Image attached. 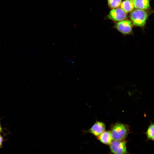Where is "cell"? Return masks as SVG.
Here are the masks:
<instances>
[{
    "label": "cell",
    "mask_w": 154,
    "mask_h": 154,
    "mask_svg": "<svg viewBox=\"0 0 154 154\" xmlns=\"http://www.w3.org/2000/svg\"><path fill=\"white\" fill-rule=\"evenodd\" d=\"M110 131L113 140H123L127 137L129 132V129L127 125L118 123L112 126Z\"/></svg>",
    "instance_id": "1"
},
{
    "label": "cell",
    "mask_w": 154,
    "mask_h": 154,
    "mask_svg": "<svg viewBox=\"0 0 154 154\" xmlns=\"http://www.w3.org/2000/svg\"><path fill=\"white\" fill-rule=\"evenodd\" d=\"M148 13L144 10L136 9L130 13V17L134 25L141 27L145 24Z\"/></svg>",
    "instance_id": "2"
},
{
    "label": "cell",
    "mask_w": 154,
    "mask_h": 154,
    "mask_svg": "<svg viewBox=\"0 0 154 154\" xmlns=\"http://www.w3.org/2000/svg\"><path fill=\"white\" fill-rule=\"evenodd\" d=\"M110 151L112 154H129L125 140H114L109 145Z\"/></svg>",
    "instance_id": "3"
},
{
    "label": "cell",
    "mask_w": 154,
    "mask_h": 154,
    "mask_svg": "<svg viewBox=\"0 0 154 154\" xmlns=\"http://www.w3.org/2000/svg\"><path fill=\"white\" fill-rule=\"evenodd\" d=\"M116 28L123 35L130 34L132 32V25L129 20H123L117 23L115 25Z\"/></svg>",
    "instance_id": "4"
},
{
    "label": "cell",
    "mask_w": 154,
    "mask_h": 154,
    "mask_svg": "<svg viewBox=\"0 0 154 154\" xmlns=\"http://www.w3.org/2000/svg\"><path fill=\"white\" fill-rule=\"evenodd\" d=\"M105 129L106 126L104 123L97 121L90 129L84 131V132L90 133L97 137L104 131Z\"/></svg>",
    "instance_id": "5"
},
{
    "label": "cell",
    "mask_w": 154,
    "mask_h": 154,
    "mask_svg": "<svg viewBox=\"0 0 154 154\" xmlns=\"http://www.w3.org/2000/svg\"><path fill=\"white\" fill-rule=\"evenodd\" d=\"M126 13L121 8L113 9L110 12L108 18L116 21H121L126 17Z\"/></svg>",
    "instance_id": "6"
},
{
    "label": "cell",
    "mask_w": 154,
    "mask_h": 154,
    "mask_svg": "<svg viewBox=\"0 0 154 154\" xmlns=\"http://www.w3.org/2000/svg\"><path fill=\"white\" fill-rule=\"evenodd\" d=\"M98 139L102 143L109 145L113 140L110 131H105L97 137Z\"/></svg>",
    "instance_id": "7"
},
{
    "label": "cell",
    "mask_w": 154,
    "mask_h": 154,
    "mask_svg": "<svg viewBox=\"0 0 154 154\" xmlns=\"http://www.w3.org/2000/svg\"><path fill=\"white\" fill-rule=\"evenodd\" d=\"M134 7L137 9L145 10L149 7V0H132Z\"/></svg>",
    "instance_id": "8"
},
{
    "label": "cell",
    "mask_w": 154,
    "mask_h": 154,
    "mask_svg": "<svg viewBox=\"0 0 154 154\" xmlns=\"http://www.w3.org/2000/svg\"><path fill=\"white\" fill-rule=\"evenodd\" d=\"M134 8L132 0H125L121 4V8L126 13L132 11Z\"/></svg>",
    "instance_id": "9"
},
{
    "label": "cell",
    "mask_w": 154,
    "mask_h": 154,
    "mask_svg": "<svg viewBox=\"0 0 154 154\" xmlns=\"http://www.w3.org/2000/svg\"><path fill=\"white\" fill-rule=\"evenodd\" d=\"M147 140L154 141V123L151 122L145 133Z\"/></svg>",
    "instance_id": "10"
},
{
    "label": "cell",
    "mask_w": 154,
    "mask_h": 154,
    "mask_svg": "<svg viewBox=\"0 0 154 154\" xmlns=\"http://www.w3.org/2000/svg\"><path fill=\"white\" fill-rule=\"evenodd\" d=\"M108 5L110 8L115 9L121 5L122 0H108Z\"/></svg>",
    "instance_id": "11"
},
{
    "label": "cell",
    "mask_w": 154,
    "mask_h": 154,
    "mask_svg": "<svg viewBox=\"0 0 154 154\" xmlns=\"http://www.w3.org/2000/svg\"><path fill=\"white\" fill-rule=\"evenodd\" d=\"M64 59L66 62L70 64L73 68L75 67V64L72 59L66 55L64 56Z\"/></svg>",
    "instance_id": "12"
},
{
    "label": "cell",
    "mask_w": 154,
    "mask_h": 154,
    "mask_svg": "<svg viewBox=\"0 0 154 154\" xmlns=\"http://www.w3.org/2000/svg\"><path fill=\"white\" fill-rule=\"evenodd\" d=\"M3 138L2 136L0 134V147L2 146Z\"/></svg>",
    "instance_id": "13"
},
{
    "label": "cell",
    "mask_w": 154,
    "mask_h": 154,
    "mask_svg": "<svg viewBox=\"0 0 154 154\" xmlns=\"http://www.w3.org/2000/svg\"><path fill=\"white\" fill-rule=\"evenodd\" d=\"M2 131V129L1 126V125L0 122V132Z\"/></svg>",
    "instance_id": "14"
}]
</instances>
